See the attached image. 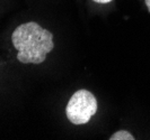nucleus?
I'll list each match as a JSON object with an SVG mask.
<instances>
[{
    "label": "nucleus",
    "mask_w": 150,
    "mask_h": 140,
    "mask_svg": "<svg viewBox=\"0 0 150 140\" xmlns=\"http://www.w3.org/2000/svg\"><path fill=\"white\" fill-rule=\"evenodd\" d=\"M11 42L18 52L17 59L23 64H41L54 48L52 33L35 22L19 25L11 35Z\"/></svg>",
    "instance_id": "nucleus-1"
},
{
    "label": "nucleus",
    "mask_w": 150,
    "mask_h": 140,
    "mask_svg": "<svg viewBox=\"0 0 150 140\" xmlns=\"http://www.w3.org/2000/svg\"><path fill=\"white\" fill-rule=\"evenodd\" d=\"M97 100L90 91L78 90L68 102L66 114L72 125H85L97 112Z\"/></svg>",
    "instance_id": "nucleus-2"
},
{
    "label": "nucleus",
    "mask_w": 150,
    "mask_h": 140,
    "mask_svg": "<svg viewBox=\"0 0 150 140\" xmlns=\"http://www.w3.org/2000/svg\"><path fill=\"white\" fill-rule=\"evenodd\" d=\"M110 140H134L135 138L133 137L132 133H130L127 130H120L113 133L112 136L108 138Z\"/></svg>",
    "instance_id": "nucleus-3"
},
{
    "label": "nucleus",
    "mask_w": 150,
    "mask_h": 140,
    "mask_svg": "<svg viewBox=\"0 0 150 140\" xmlns=\"http://www.w3.org/2000/svg\"><path fill=\"white\" fill-rule=\"evenodd\" d=\"M93 1H95L97 3H108V2H111L113 0H93Z\"/></svg>",
    "instance_id": "nucleus-4"
},
{
    "label": "nucleus",
    "mask_w": 150,
    "mask_h": 140,
    "mask_svg": "<svg viewBox=\"0 0 150 140\" xmlns=\"http://www.w3.org/2000/svg\"><path fill=\"white\" fill-rule=\"evenodd\" d=\"M144 2H146V6L148 8V10H149L150 13V0H144Z\"/></svg>",
    "instance_id": "nucleus-5"
}]
</instances>
